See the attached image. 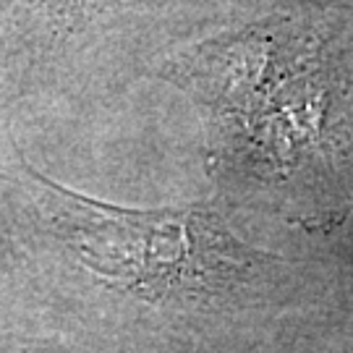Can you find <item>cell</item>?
Returning <instances> with one entry per match:
<instances>
[{
    "label": "cell",
    "mask_w": 353,
    "mask_h": 353,
    "mask_svg": "<svg viewBox=\"0 0 353 353\" xmlns=\"http://www.w3.org/2000/svg\"><path fill=\"white\" fill-rule=\"evenodd\" d=\"M163 76L212 113L210 173L230 212L306 233L353 214L348 134L335 118L343 81L327 42L301 26H249L181 52Z\"/></svg>",
    "instance_id": "obj_2"
},
{
    "label": "cell",
    "mask_w": 353,
    "mask_h": 353,
    "mask_svg": "<svg viewBox=\"0 0 353 353\" xmlns=\"http://www.w3.org/2000/svg\"><path fill=\"white\" fill-rule=\"evenodd\" d=\"M0 353H89L79 343L65 345L61 338H32L19 332H0Z\"/></svg>",
    "instance_id": "obj_3"
},
{
    "label": "cell",
    "mask_w": 353,
    "mask_h": 353,
    "mask_svg": "<svg viewBox=\"0 0 353 353\" xmlns=\"http://www.w3.org/2000/svg\"><path fill=\"white\" fill-rule=\"evenodd\" d=\"M21 170L26 228L71 296L89 353H249L341 312L325 265L252 243L217 196L123 207L24 157Z\"/></svg>",
    "instance_id": "obj_1"
},
{
    "label": "cell",
    "mask_w": 353,
    "mask_h": 353,
    "mask_svg": "<svg viewBox=\"0 0 353 353\" xmlns=\"http://www.w3.org/2000/svg\"><path fill=\"white\" fill-rule=\"evenodd\" d=\"M94 0H58V16H65L68 21H74V16L81 8H87V6H92Z\"/></svg>",
    "instance_id": "obj_4"
}]
</instances>
